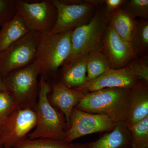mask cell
<instances>
[{"label":"cell","instance_id":"1","mask_svg":"<svg viewBox=\"0 0 148 148\" xmlns=\"http://www.w3.org/2000/svg\"><path fill=\"white\" fill-rule=\"evenodd\" d=\"M39 87L38 96L34 109L36 114V125L28 138L65 140L67 130L66 119L63 114L57 111L49 102L48 95L51 90V85L40 76Z\"/></svg>","mask_w":148,"mask_h":148},{"label":"cell","instance_id":"2","mask_svg":"<svg viewBox=\"0 0 148 148\" xmlns=\"http://www.w3.org/2000/svg\"><path fill=\"white\" fill-rule=\"evenodd\" d=\"M129 89L106 88L86 93L75 108L79 110L105 115L115 122L126 121Z\"/></svg>","mask_w":148,"mask_h":148},{"label":"cell","instance_id":"3","mask_svg":"<svg viewBox=\"0 0 148 148\" xmlns=\"http://www.w3.org/2000/svg\"><path fill=\"white\" fill-rule=\"evenodd\" d=\"M72 32L42 34L34 62L39 67L40 76L46 80L54 75L69 58Z\"/></svg>","mask_w":148,"mask_h":148},{"label":"cell","instance_id":"4","mask_svg":"<svg viewBox=\"0 0 148 148\" xmlns=\"http://www.w3.org/2000/svg\"><path fill=\"white\" fill-rule=\"evenodd\" d=\"M39 66L36 62L11 72L3 78L15 107L34 109L38 96Z\"/></svg>","mask_w":148,"mask_h":148},{"label":"cell","instance_id":"5","mask_svg":"<svg viewBox=\"0 0 148 148\" xmlns=\"http://www.w3.org/2000/svg\"><path fill=\"white\" fill-rule=\"evenodd\" d=\"M94 1L97 5L95 15L89 22L73 30L71 52L64 64L83 53L103 51L102 39L110 21L104 7L100 6L95 1Z\"/></svg>","mask_w":148,"mask_h":148},{"label":"cell","instance_id":"6","mask_svg":"<svg viewBox=\"0 0 148 148\" xmlns=\"http://www.w3.org/2000/svg\"><path fill=\"white\" fill-rule=\"evenodd\" d=\"M42 36L39 32L30 31L0 53V74L3 78L34 61Z\"/></svg>","mask_w":148,"mask_h":148},{"label":"cell","instance_id":"7","mask_svg":"<svg viewBox=\"0 0 148 148\" xmlns=\"http://www.w3.org/2000/svg\"><path fill=\"white\" fill-rule=\"evenodd\" d=\"M57 10V18L50 34L73 31L86 24L95 15L97 5L94 1L51 0Z\"/></svg>","mask_w":148,"mask_h":148},{"label":"cell","instance_id":"8","mask_svg":"<svg viewBox=\"0 0 148 148\" xmlns=\"http://www.w3.org/2000/svg\"><path fill=\"white\" fill-rule=\"evenodd\" d=\"M34 109L14 107L0 123V143L4 148H14L28 138L36 125Z\"/></svg>","mask_w":148,"mask_h":148},{"label":"cell","instance_id":"9","mask_svg":"<svg viewBox=\"0 0 148 148\" xmlns=\"http://www.w3.org/2000/svg\"><path fill=\"white\" fill-rule=\"evenodd\" d=\"M16 12L29 31L50 34L57 18V10L51 0H16Z\"/></svg>","mask_w":148,"mask_h":148},{"label":"cell","instance_id":"10","mask_svg":"<svg viewBox=\"0 0 148 148\" xmlns=\"http://www.w3.org/2000/svg\"><path fill=\"white\" fill-rule=\"evenodd\" d=\"M116 123L105 115L90 113L74 108L71 113L69 127L66 131L64 141L71 143L85 135L110 132Z\"/></svg>","mask_w":148,"mask_h":148},{"label":"cell","instance_id":"11","mask_svg":"<svg viewBox=\"0 0 148 148\" xmlns=\"http://www.w3.org/2000/svg\"><path fill=\"white\" fill-rule=\"evenodd\" d=\"M102 45L112 69L125 68L136 57L130 44L119 36L110 23L103 35Z\"/></svg>","mask_w":148,"mask_h":148},{"label":"cell","instance_id":"12","mask_svg":"<svg viewBox=\"0 0 148 148\" xmlns=\"http://www.w3.org/2000/svg\"><path fill=\"white\" fill-rule=\"evenodd\" d=\"M139 80L128 66L118 69H111L96 79L87 82L76 90L85 93L106 88H121L130 89Z\"/></svg>","mask_w":148,"mask_h":148},{"label":"cell","instance_id":"13","mask_svg":"<svg viewBox=\"0 0 148 148\" xmlns=\"http://www.w3.org/2000/svg\"><path fill=\"white\" fill-rule=\"evenodd\" d=\"M51 87L52 92L49 102L64 115L67 124V131L72 110L86 93L69 88L58 81L53 83Z\"/></svg>","mask_w":148,"mask_h":148},{"label":"cell","instance_id":"14","mask_svg":"<svg viewBox=\"0 0 148 148\" xmlns=\"http://www.w3.org/2000/svg\"><path fill=\"white\" fill-rule=\"evenodd\" d=\"M148 116V82L141 80L129 89L127 124H133Z\"/></svg>","mask_w":148,"mask_h":148},{"label":"cell","instance_id":"15","mask_svg":"<svg viewBox=\"0 0 148 148\" xmlns=\"http://www.w3.org/2000/svg\"><path fill=\"white\" fill-rule=\"evenodd\" d=\"M88 53L78 56L64 64L58 82L66 87L77 90L86 82V61Z\"/></svg>","mask_w":148,"mask_h":148},{"label":"cell","instance_id":"16","mask_svg":"<svg viewBox=\"0 0 148 148\" xmlns=\"http://www.w3.org/2000/svg\"><path fill=\"white\" fill-rule=\"evenodd\" d=\"M131 134L125 122L117 123L112 130L96 141L87 143V148H132Z\"/></svg>","mask_w":148,"mask_h":148},{"label":"cell","instance_id":"17","mask_svg":"<svg viewBox=\"0 0 148 148\" xmlns=\"http://www.w3.org/2000/svg\"><path fill=\"white\" fill-rule=\"evenodd\" d=\"M110 23L123 40L130 44L135 31L137 18L121 7L109 15Z\"/></svg>","mask_w":148,"mask_h":148},{"label":"cell","instance_id":"18","mask_svg":"<svg viewBox=\"0 0 148 148\" xmlns=\"http://www.w3.org/2000/svg\"><path fill=\"white\" fill-rule=\"evenodd\" d=\"M29 32L21 16L16 14L0 30V53Z\"/></svg>","mask_w":148,"mask_h":148},{"label":"cell","instance_id":"19","mask_svg":"<svg viewBox=\"0 0 148 148\" xmlns=\"http://www.w3.org/2000/svg\"><path fill=\"white\" fill-rule=\"evenodd\" d=\"M111 69L110 64L103 51L88 53L86 61V82H90Z\"/></svg>","mask_w":148,"mask_h":148},{"label":"cell","instance_id":"20","mask_svg":"<svg viewBox=\"0 0 148 148\" xmlns=\"http://www.w3.org/2000/svg\"><path fill=\"white\" fill-rule=\"evenodd\" d=\"M130 45L136 57H148V20L139 19L137 20Z\"/></svg>","mask_w":148,"mask_h":148},{"label":"cell","instance_id":"21","mask_svg":"<svg viewBox=\"0 0 148 148\" xmlns=\"http://www.w3.org/2000/svg\"><path fill=\"white\" fill-rule=\"evenodd\" d=\"M126 125L131 134V147H148V116L136 123Z\"/></svg>","mask_w":148,"mask_h":148},{"label":"cell","instance_id":"22","mask_svg":"<svg viewBox=\"0 0 148 148\" xmlns=\"http://www.w3.org/2000/svg\"><path fill=\"white\" fill-rule=\"evenodd\" d=\"M72 143L64 140L60 141L47 139L38 138L26 140L18 144L14 148H72Z\"/></svg>","mask_w":148,"mask_h":148},{"label":"cell","instance_id":"23","mask_svg":"<svg viewBox=\"0 0 148 148\" xmlns=\"http://www.w3.org/2000/svg\"><path fill=\"white\" fill-rule=\"evenodd\" d=\"M121 8L136 18L148 20V0L125 1Z\"/></svg>","mask_w":148,"mask_h":148},{"label":"cell","instance_id":"24","mask_svg":"<svg viewBox=\"0 0 148 148\" xmlns=\"http://www.w3.org/2000/svg\"><path fill=\"white\" fill-rule=\"evenodd\" d=\"M16 0H0V27L15 16Z\"/></svg>","mask_w":148,"mask_h":148},{"label":"cell","instance_id":"25","mask_svg":"<svg viewBox=\"0 0 148 148\" xmlns=\"http://www.w3.org/2000/svg\"><path fill=\"white\" fill-rule=\"evenodd\" d=\"M127 66L139 80H143L148 82V57L133 59Z\"/></svg>","mask_w":148,"mask_h":148},{"label":"cell","instance_id":"26","mask_svg":"<svg viewBox=\"0 0 148 148\" xmlns=\"http://www.w3.org/2000/svg\"><path fill=\"white\" fill-rule=\"evenodd\" d=\"M15 107L13 99L7 91L0 92V123Z\"/></svg>","mask_w":148,"mask_h":148},{"label":"cell","instance_id":"27","mask_svg":"<svg viewBox=\"0 0 148 148\" xmlns=\"http://www.w3.org/2000/svg\"><path fill=\"white\" fill-rule=\"evenodd\" d=\"M98 2L105 5L104 8L108 16L112 13L117 9L121 7L125 1L124 0H104L98 1Z\"/></svg>","mask_w":148,"mask_h":148},{"label":"cell","instance_id":"28","mask_svg":"<svg viewBox=\"0 0 148 148\" xmlns=\"http://www.w3.org/2000/svg\"><path fill=\"white\" fill-rule=\"evenodd\" d=\"M7 91L5 85L4 83L2 77L0 74V92H3Z\"/></svg>","mask_w":148,"mask_h":148},{"label":"cell","instance_id":"29","mask_svg":"<svg viewBox=\"0 0 148 148\" xmlns=\"http://www.w3.org/2000/svg\"><path fill=\"white\" fill-rule=\"evenodd\" d=\"M72 148H87V144L80 143H72Z\"/></svg>","mask_w":148,"mask_h":148},{"label":"cell","instance_id":"30","mask_svg":"<svg viewBox=\"0 0 148 148\" xmlns=\"http://www.w3.org/2000/svg\"><path fill=\"white\" fill-rule=\"evenodd\" d=\"M0 148H4L3 147V146L1 145V143H0Z\"/></svg>","mask_w":148,"mask_h":148},{"label":"cell","instance_id":"31","mask_svg":"<svg viewBox=\"0 0 148 148\" xmlns=\"http://www.w3.org/2000/svg\"><path fill=\"white\" fill-rule=\"evenodd\" d=\"M148 148V147H146V148Z\"/></svg>","mask_w":148,"mask_h":148},{"label":"cell","instance_id":"32","mask_svg":"<svg viewBox=\"0 0 148 148\" xmlns=\"http://www.w3.org/2000/svg\"></svg>","mask_w":148,"mask_h":148}]
</instances>
